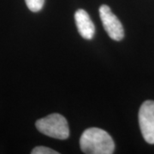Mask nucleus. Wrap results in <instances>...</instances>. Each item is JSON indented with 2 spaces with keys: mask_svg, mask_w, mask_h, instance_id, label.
Instances as JSON below:
<instances>
[{
  "mask_svg": "<svg viewBox=\"0 0 154 154\" xmlns=\"http://www.w3.org/2000/svg\"><path fill=\"white\" fill-rule=\"evenodd\" d=\"M81 149L88 154H111L115 150V143L108 133L98 128L86 129L80 139Z\"/></svg>",
  "mask_w": 154,
  "mask_h": 154,
  "instance_id": "1",
  "label": "nucleus"
},
{
  "mask_svg": "<svg viewBox=\"0 0 154 154\" xmlns=\"http://www.w3.org/2000/svg\"><path fill=\"white\" fill-rule=\"evenodd\" d=\"M35 126L38 131L49 137L65 140L69 136V128L64 116L53 113L36 122Z\"/></svg>",
  "mask_w": 154,
  "mask_h": 154,
  "instance_id": "2",
  "label": "nucleus"
},
{
  "mask_svg": "<svg viewBox=\"0 0 154 154\" xmlns=\"http://www.w3.org/2000/svg\"><path fill=\"white\" fill-rule=\"evenodd\" d=\"M139 124L145 140L154 144V101L147 100L139 110Z\"/></svg>",
  "mask_w": 154,
  "mask_h": 154,
  "instance_id": "3",
  "label": "nucleus"
},
{
  "mask_svg": "<svg viewBox=\"0 0 154 154\" xmlns=\"http://www.w3.org/2000/svg\"><path fill=\"white\" fill-rule=\"evenodd\" d=\"M99 17L104 28L110 38L120 41L124 37V30L121 22L111 11L108 5H103L99 7Z\"/></svg>",
  "mask_w": 154,
  "mask_h": 154,
  "instance_id": "4",
  "label": "nucleus"
},
{
  "mask_svg": "<svg viewBox=\"0 0 154 154\" xmlns=\"http://www.w3.org/2000/svg\"><path fill=\"white\" fill-rule=\"evenodd\" d=\"M75 20L78 32L82 38L92 39L95 33V27L88 13L82 9H80L75 13Z\"/></svg>",
  "mask_w": 154,
  "mask_h": 154,
  "instance_id": "5",
  "label": "nucleus"
},
{
  "mask_svg": "<svg viewBox=\"0 0 154 154\" xmlns=\"http://www.w3.org/2000/svg\"><path fill=\"white\" fill-rule=\"evenodd\" d=\"M28 8L32 12H38L42 8L45 4V0H25Z\"/></svg>",
  "mask_w": 154,
  "mask_h": 154,
  "instance_id": "6",
  "label": "nucleus"
},
{
  "mask_svg": "<svg viewBox=\"0 0 154 154\" xmlns=\"http://www.w3.org/2000/svg\"><path fill=\"white\" fill-rule=\"evenodd\" d=\"M32 154H58L57 152H56L52 149L46 147V146H36L33 148L31 152Z\"/></svg>",
  "mask_w": 154,
  "mask_h": 154,
  "instance_id": "7",
  "label": "nucleus"
}]
</instances>
